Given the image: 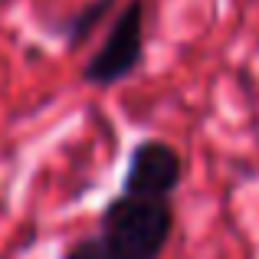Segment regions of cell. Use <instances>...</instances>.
Here are the masks:
<instances>
[{"label":"cell","mask_w":259,"mask_h":259,"mask_svg":"<svg viewBox=\"0 0 259 259\" xmlns=\"http://www.w3.org/2000/svg\"><path fill=\"white\" fill-rule=\"evenodd\" d=\"M63 259H121V256L108 246L105 236L95 233V236H82V240L69 243L66 253H63Z\"/></svg>","instance_id":"5"},{"label":"cell","mask_w":259,"mask_h":259,"mask_svg":"<svg viewBox=\"0 0 259 259\" xmlns=\"http://www.w3.org/2000/svg\"><path fill=\"white\" fill-rule=\"evenodd\" d=\"M174 223L171 200L118 194L102 207L99 233L121 259H161L174 236Z\"/></svg>","instance_id":"1"},{"label":"cell","mask_w":259,"mask_h":259,"mask_svg":"<svg viewBox=\"0 0 259 259\" xmlns=\"http://www.w3.org/2000/svg\"><path fill=\"white\" fill-rule=\"evenodd\" d=\"M115 7V0H92V4H82L76 13H69V20L63 23V36H66V46L69 50H79L92 30H99L102 20L108 17V10Z\"/></svg>","instance_id":"4"},{"label":"cell","mask_w":259,"mask_h":259,"mask_svg":"<svg viewBox=\"0 0 259 259\" xmlns=\"http://www.w3.org/2000/svg\"><path fill=\"white\" fill-rule=\"evenodd\" d=\"M181 181H184L181 151L161 138H145L128 154L125 177H121V194L171 200V194L181 187Z\"/></svg>","instance_id":"3"},{"label":"cell","mask_w":259,"mask_h":259,"mask_svg":"<svg viewBox=\"0 0 259 259\" xmlns=\"http://www.w3.org/2000/svg\"><path fill=\"white\" fill-rule=\"evenodd\" d=\"M145 59V0H128L112 20L99 50L82 63V82L89 85H118Z\"/></svg>","instance_id":"2"}]
</instances>
